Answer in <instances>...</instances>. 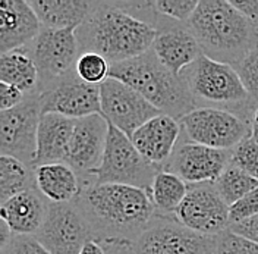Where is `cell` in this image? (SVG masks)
<instances>
[{
	"label": "cell",
	"mask_w": 258,
	"mask_h": 254,
	"mask_svg": "<svg viewBox=\"0 0 258 254\" xmlns=\"http://www.w3.org/2000/svg\"><path fill=\"white\" fill-rule=\"evenodd\" d=\"M235 69L249 97L258 103V48L249 53Z\"/></svg>",
	"instance_id": "32"
},
{
	"label": "cell",
	"mask_w": 258,
	"mask_h": 254,
	"mask_svg": "<svg viewBox=\"0 0 258 254\" xmlns=\"http://www.w3.org/2000/svg\"><path fill=\"white\" fill-rule=\"evenodd\" d=\"M167 22L170 19L161 16L153 2H97L75 32L81 53H97L113 65L151 50Z\"/></svg>",
	"instance_id": "1"
},
{
	"label": "cell",
	"mask_w": 258,
	"mask_h": 254,
	"mask_svg": "<svg viewBox=\"0 0 258 254\" xmlns=\"http://www.w3.org/2000/svg\"><path fill=\"white\" fill-rule=\"evenodd\" d=\"M43 28L28 0H0V50L31 46Z\"/></svg>",
	"instance_id": "18"
},
{
	"label": "cell",
	"mask_w": 258,
	"mask_h": 254,
	"mask_svg": "<svg viewBox=\"0 0 258 254\" xmlns=\"http://www.w3.org/2000/svg\"><path fill=\"white\" fill-rule=\"evenodd\" d=\"M104 248L106 254H137L134 244L129 241H120V239H107L100 242Z\"/></svg>",
	"instance_id": "38"
},
{
	"label": "cell",
	"mask_w": 258,
	"mask_h": 254,
	"mask_svg": "<svg viewBox=\"0 0 258 254\" xmlns=\"http://www.w3.org/2000/svg\"><path fill=\"white\" fill-rule=\"evenodd\" d=\"M132 244L137 254H214L217 237L194 232L179 222L175 215L157 213Z\"/></svg>",
	"instance_id": "9"
},
{
	"label": "cell",
	"mask_w": 258,
	"mask_h": 254,
	"mask_svg": "<svg viewBox=\"0 0 258 254\" xmlns=\"http://www.w3.org/2000/svg\"><path fill=\"white\" fill-rule=\"evenodd\" d=\"M48 203L50 201L35 187L2 205L0 216L14 235L34 237L46 221Z\"/></svg>",
	"instance_id": "20"
},
{
	"label": "cell",
	"mask_w": 258,
	"mask_h": 254,
	"mask_svg": "<svg viewBox=\"0 0 258 254\" xmlns=\"http://www.w3.org/2000/svg\"><path fill=\"white\" fill-rule=\"evenodd\" d=\"M0 81L3 84L14 85L30 94L37 91L38 87V69L32 59L28 47L16 48L0 56Z\"/></svg>",
	"instance_id": "24"
},
{
	"label": "cell",
	"mask_w": 258,
	"mask_h": 254,
	"mask_svg": "<svg viewBox=\"0 0 258 254\" xmlns=\"http://www.w3.org/2000/svg\"><path fill=\"white\" fill-rule=\"evenodd\" d=\"M151 50L161 65L175 75H180L185 68L192 65L203 55L197 38L186 24L175 21L167 22L159 30Z\"/></svg>",
	"instance_id": "17"
},
{
	"label": "cell",
	"mask_w": 258,
	"mask_h": 254,
	"mask_svg": "<svg viewBox=\"0 0 258 254\" xmlns=\"http://www.w3.org/2000/svg\"><path fill=\"white\" fill-rule=\"evenodd\" d=\"M44 28L78 30L93 12L91 0H28Z\"/></svg>",
	"instance_id": "22"
},
{
	"label": "cell",
	"mask_w": 258,
	"mask_h": 254,
	"mask_svg": "<svg viewBox=\"0 0 258 254\" xmlns=\"http://www.w3.org/2000/svg\"><path fill=\"white\" fill-rule=\"evenodd\" d=\"M109 78L122 81L148 100L161 113L180 121L197 109L186 84L166 66L153 50L120 64L110 65Z\"/></svg>",
	"instance_id": "4"
},
{
	"label": "cell",
	"mask_w": 258,
	"mask_h": 254,
	"mask_svg": "<svg viewBox=\"0 0 258 254\" xmlns=\"http://www.w3.org/2000/svg\"><path fill=\"white\" fill-rule=\"evenodd\" d=\"M96 241L120 239L134 242L159 213L150 192L120 184H93L82 187L74 200Z\"/></svg>",
	"instance_id": "2"
},
{
	"label": "cell",
	"mask_w": 258,
	"mask_h": 254,
	"mask_svg": "<svg viewBox=\"0 0 258 254\" xmlns=\"http://www.w3.org/2000/svg\"><path fill=\"white\" fill-rule=\"evenodd\" d=\"M109 132V122L101 113L77 119L63 163L80 176L81 188L94 184V172L100 168Z\"/></svg>",
	"instance_id": "12"
},
{
	"label": "cell",
	"mask_w": 258,
	"mask_h": 254,
	"mask_svg": "<svg viewBox=\"0 0 258 254\" xmlns=\"http://www.w3.org/2000/svg\"><path fill=\"white\" fill-rule=\"evenodd\" d=\"M160 171V166L150 163L137 150L126 134L109 124L106 148L101 165L94 172V184L131 185L151 194L154 178Z\"/></svg>",
	"instance_id": "6"
},
{
	"label": "cell",
	"mask_w": 258,
	"mask_h": 254,
	"mask_svg": "<svg viewBox=\"0 0 258 254\" xmlns=\"http://www.w3.org/2000/svg\"><path fill=\"white\" fill-rule=\"evenodd\" d=\"M197 108H214L236 113L251 122L257 103L249 97L236 69L201 55L180 72Z\"/></svg>",
	"instance_id": "5"
},
{
	"label": "cell",
	"mask_w": 258,
	"mask_h": 254,
	"mask_svg": "<svg viewBox=\"0 0 258 254\" xmlns=\"http://www.w3.org/2000/svg\"><path fill=\"white\" fill-rule=\"evenodd\" d=\"M75 124L77 119L59 113L41 115L37 134V151L34 159V168L48 163L63 162L75 129Z\"/></svg>",
	"instance_id": "21"
},
{
	"label": "cell",
	"mask_w": 258,
	"mask_h": 254,
	"mask_svg": "<svg viewBox=\"0 0 258 254\" xmlns=\"http://www.w3.org/2000/svg\"><path fill=\"white\" fill-rule=\"evenodd\" d=\"M242 15L258 25V0H229Z\"/></svg>",
	"instance_id": "37"
},
{
	"label": "cell",
	"mask_w": 258,
	"mask_h": 254,
	"mask_svg": "<svg viewBox=\"0 0 258 254\" xmlns=\"http://www.w3.org/2000/svg\"><path fill=\"white\" fill-rule=\"evenodd\" d=\"M34 169L25 166L22 162L0 156V201L5 205L8 200L27 190L35 188Z\"/></svg>",
	"instance_id": "26"
},
{
	"label": "cell",
	"mask_w": 258,
	"mask_h": 254,
	"mask_svg": "<svg viewBox=\"0 0 258 254\" xmlns=\"http://www.w3.org/2000/svg\"><path fill=\"white\" fill-rule=\"evenodd\" d=\"M34 238L51 254H80L87 242L96 241L90 223L74 201L48 203L46 221Z\"/></svg>",
	"instance_id": "11"
},
{
	"label": "cell",
	"mask_w": 258,
	"mask_h": 254,
	"mask_svg": "<svg viewBox=\"0 0 258 254\" xmlns=\"http://www.w3.org/2000/svg\"><path fill=\"white\" fill-rule=\"evenodd\" d=\"M101 115L129 138L150 119L163 115L125 82L107 78L100 85Z\"/></svg>",
	"instance_id": "13"
},
{
	"label": "cell",
	"mask_w": 258,
	"mask_h": 254,
	"mask_svg": "<svg viewBox=\"0 0 258 254\" xmlns=\"http://www.w3.org/2000/svg\"><path fill=\"white\" fill-rule=\"evenodd\" d=\"M25 93L21 91L14 85L0 82V109L2 111H11L21 105L25 98Z\"/></svg>",
	"instance_id": "35"
},
{
	"label": "cell",
	"mask_w": 258,
	"mask_h": 254,
	"mask_svg": "<svg viewBox=\"0 0 258 254\" xmlns=\"http://www.w3.org/2000/svg\"><path fill=\"white\" fill-rule=\"evenodd\" d=\"M28 50L38 69L40 81L37 91H43L56 81L74 74L81 56L75 30L43 27Z\"/></svg>",
	"instance_id": "10"
},
{
	"label": "cell",
	"mask_w": 258,
	"mask_h": 254,
	"mask_svg": "<svg viewBox=\"0 0 258 254\" xmlns=\"http://www.w3.org/2000/svg\"><path fill=\"white\" fill-rule=\"evenodd\" d=\"M75 71L84 82L101 85L110 75V62L97 53H81Z\"/></svg>",
	"instance_id": "28"
},
{
	"label": "cell",
	"mask_w": 258,
	"mask_h": 254,
	"mask_svg": "<svg viewBox=\"0 0 258 254\" xmlns=\"http://www.w3.org/2000/svg\"><path fill=\"white\" fill-rule=\"evenodd\" d=\"M2 254H51L31 235H12Z\"/></svg>",
	"instance_id": "34"
},
{
	"label": "cell",
	"mask_w": 258,
	"mask_h": 254,
	"mask_svg": "<svg viewBox=\"0 0 258 254\" xmlns=\"http://www.w3.org/2000/svg\"><path fill=\"white\" fill-rule=\"evenodd\" d=\"M38 91L25 95L24 101L11 111L0 112V151L34 169L37 134L41 119Z\"/></svg>",
	"instance_id": "8"
},
{
	"label": "cell",
	"mask_w": 258,
	"mask_h": 254,
	"mask_svg": "<svg viewBox=\"0 0 258 254\" xmlns=\"http://www.w3.org/2000/svg\"><path fill=\"white\" fill-rule=\"evenodd\" d=\"M230 163L258 181V141L252 138V135L242 140L232 150Z\"/></svg>",
	"instance_id": "29"
},
{
	"label": "cell",
	"mask_w": 258,
	"mask_h": 254,
	"mask_svg": "<svg viewBox=\"0 0 258 254\" xmlns=\"http://www.w3.org/2000/svg\"><path fill=\"white\" fill-rule=\"evenodd\" d=\"M214 254H258V244L239 237L227 229L217 237V245Z\"/></svg>",
	"instance_id": "31"
},
{
	"label": "cell",
	"mask_w": 258,
	"mask_h": 254,
	"mask_svg": "<svg viewBox=\"0 0 258 254\" xmlns=\"http://www.w3.org/2000/svg\"><path fill=\"white\" fill-rule=\"evenodd\" d=\"M200 0H156L154 9L161 16L179 24H188L192 18Z\"/></svg>",
	"instance_id": "30"
},
{
	"label": "cell",
	"mask_w": 258,
	"mask_h": 254,
	"mask_svg": "<svg viewBox=\"0 0 258 254\" xmlns=\"http://www.w3.org/2000/svg\"><path fill=\"white\" fill-rule=\"evenodd\" d=\"M41 112L59 113L72 119L101 113L100 85L87 84L77 75V71L38 91Z\"/></svg>",
	"instance_id": "16"
},
{
	"label": "cell",
	"mask_w": 258,
	"mask_h": 254,
	"mask_svg": "<svg viewBox=\"0 0 258 254\" xmlns=\"http://www.w3.org/2000/svg\"><path fill=\"white\" fill-rule=\"evenodd\" d=\"M233 234L243 237V238L249 239L252 242L258 244V215H255L254 218H249L246 221H243L241 223H235L229 228Z\"/></svg>",
	"instance_id": "36"
},
{
	"label": "cell",
	"mask_w": 258,
	"mask_h": 254,
	"mask_svg": "<svg viewBox=\"0 0 258 254\" xmlns=\"http://www.w3.org/2000/svg\"><path fill=\"white\" fill-rule=\"evenodd\" d=\"M35 185L50 203H71L81 191L80 176L63 162L34 168Z\"/></svg>",
	"instance_id": "23"
},
{
	"label": "cell",
	"mask_w": 258,
	"mask_h": 254,
	"mask_svg": "<svg viewBox=\"0 0 258 254\" xmlns=\"http://www.w3.org/2000/svg\"><path fill=\"white\" fill-rule=\"evenodd\" d=\"M255 215H258V188L248 192L243 198L229 207L230 226L254 218Z\"/></svg>",
	"instance_id": "33"
},
{
	"label": "cell",
	"mask_w": 258,
	"mask_h": 254,
	"mask_svg": "<svg viewBox=\"0 0 258 254\" xmlns=\"http://www.w3.org/2000/svg\"><path fill=\"white\" fill-rule=\"evenodd\" d=\"M214 187L222 200L230 207L243 198L248 192L258 188V181L238 166L229 163L225 172L214 182Z\"/></svg>",
	"instance_id": "27"
},
{
	"label": "cell",
	"mask_w": 258,
	"mask_h": 254,
	"mask_svg": "<svg viewBox=\"0 0 258 254\" xmlns=\"http://www.w3.org/2000/svg\"><path fill=\"white\" fill-rule=\"evenodd\" d=\"M188 194V184L175 174L160 171L151 187V200L159 213L175 215Z\"/></svg>",
	"instance_id": "25"
},
{
	"label": "cell",
	"mask_w": 258,
	"mask_h": 254,
	"mask_svg": "<svg viewBox=\"0 0 258 254\" xmlns=\"http://www.w3.org/2000/svg\"><path fill=\"white\" fill-rule=\"evenodd\" d=\"M175 216L183 226L206 237H219L230 228L229 206L214 184L188 185V194Z\"/></svg>",
	"instance_id": "14"
},
{
	"label": "cell",
	"mask_w": 258,
	"mask_h": 254,
	"mask_svg": "<svg viewBox=\"0 0 258 254\" xmlns=\"http://www.w3.org/2000/svg\"><path fill=\"white\" fill-rule=\"evenodd\" d=\"M230 155L232 150H217L191 143L180 135L172 158L163 169L179 176L188 185L214 184L230 163Z\"/></svg>",
	"instance_id": "15"
},
{
	"label": "cell",
	"mask_w": 258,
	"mask_h": 254,
	"mask_svg": "<svg viewBox=\"0 0 258 254\" xmlns=\"http://www.w3.org/2000/svg\"><path fill=\"white\" fill-rule=\"evenodd\" d=\"M186 27L204 56L233 68L258 48V25L227 0H200Z\"/></svg>",
	"instance_id": "3"
},
{
	"label": "cell",
	"mask_w": 258,
	"mask_h": 254,
	"mask_svg": "<svg viewBox=\"0 0 258 254\" xmlns=\"http://www.w3.org/2000/svg\"><path fill=\"white\" fill-rule=\"evenodd\" d=\"M80 254H106V251L98 241H90L82 247Z\"/></svg>",
	"instance_id": "39"
},
{
	"label": "cell",
	"mask_w": 258,
	"mask_h": 254,
	"mask_svg": "<svg viewBox=\"0 0 258 254\" xmlns=\"http://www.w3.org/2000/svg\"><path fill=\"white\" fill-rule=\"evenodd\" d=\"M180 135L182 128L179 121L163 113L137 129L131 140L145 159L163 169L172 158Z\"/></svg>",
	"instance_id": "19"
},
{
	"label": "cell",
	"mask_w": 258,
	"mask_h": 254,
	"mask_svg": "<svg viewBox=\"0 0 258 254\" xmlns=\"http://www.w3.org/2000/svg\"><path fill=\"white\" fill-rule=\"evenodd\" d=\"M251 135L255 141H258V103L251 118Z\"/></svg>",
	"instance_id": "40"
},
{
	"label": "cell",
	"mask_w": 258,
	"mask_h": 254,
	"mask_svg": "<svg viewBox=\"0 0 258 254\" xmlns=\"http://www.w3.org/2000/svg\"><path fill=\"white\" fill-rule=\"evenodd\" d=\"M182 137L191 143L217 150H233L251 135V122L233 112L197 108L180 121Z\"/></svg>",
	"instance_id": "7"
}]
</instances>
